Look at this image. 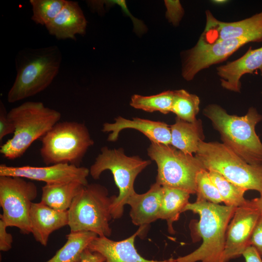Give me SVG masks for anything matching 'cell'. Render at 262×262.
<instances>
[{"label": "cell", "instance_id": "1", "mask_svg": "<svg viewBox=\"0 0 262 262\" xmlns=\"http://www.w3.org/2000/svg\"><path fill=\"white\" fill-rule=\"evenodd\" d=\"M236 208L203 199L189 202L183 212L198 214V222L192 221L190 228L193 240L197 236L202 243L191 253L175 259V262H222L228 226Z\"/></svg>", "mask_w": 262, "mask_h": 262}, {"label": "cell", "instance_id": "2", "mask_svg": "<svg viewBox=\"0 0 262 262\" xmlns=\"http://www.w3.org/2000/svg\"><path fill=\"white\" fill-rule=\"evenodd\" d=\"M62 54L56 46L19 51L15 59L16 77L7 95L9 103L23 100L46 89L59 72Z\"/></svg>", "mask_w": 262, "mask_h": 262}, {"label": "cell", "instance_id": "3", "mask_svg": "<svg viewBox=\"0 0 262 262\" xmlns=\"http://www.w3.org/2000/svg\"><path fill=\"white\" fill-rule=\"evenodd\" d=\"M204 114L219 132L223 143L246 163L262 164V143L256 133L255 127L262 116L254 107L244 116L228 114L215 104L208 105Z\"/></svg>", "mask_w": 262, "mask_h": 262}, {"label": "cell", "instance_id": "4", "mask_svg": "<svg viewBox=\"0 0 262 262\" xmlns=\"http://www.w3.org/2000/svg\"><path fill=\"white\" fill-rule=\"evenodd\" d=\"M8 116L14 125L13 137L0 146L5 158L15 160L22 156L31 145L41 139L61 118L57 110L41 102L27 101L12 108Z\"/></svg>", "mask_w": 262, "mask_h": 262}, {"label": "cell", "instance_id": "5", "mask_svg": "<svg viewBox=\"0 0 262 262\" xmlns=\"http://www.w3.org/2000/svg\"><path fill=\"white\" fill-rule=\"evenodd\" d=\"M151 164L138 156H129L122 148L110 149L102 147L94 164L89 169L95 180L99 179L102 173L109 170L113 175L119 190L117 196H113L111 214L114 219L122 217L128 198L136 192L134 183L137 176Z\"/></svg>", "mask_w": 262, "mask_h": 262}, {"label": "cell", "instance_id": "6", "mask_svg": "<svg viewBox=\"0 0 262 262\" xmlns=\"http://www.w3.org/2000/svg\"><path fill=\"white\" fill-rule=\"evenodd\" d=\"M113 200V196H109L107 189L101 184L84 186L68 210L70 232L90 231L109 237Z\"/></svg>", "mask_w": 262, "mask_h": 262}, {"label": "cell", "instance_id": "7", "mask_svg": "<svg viewBox=\"0 0 262 262\" xmlns=\"http://www.w3.org/2000/svg\"><path fill=\"white\" fill-rule=\"evenodd\" d=\"M195 156L207 170L219 173L246 191L262 192V164L246 163L223 143L201 141Z\"/></svg>", "mask_w": 262, "mask_h": 262}, {"label": "cell", "instance_id": "8", "mask_svg": "<svg viewBox=\"0 0 262 262\" xmlns=\"http://www.w3.org/2000/svg\"><path fill=\"white\" fill-rule=\"evenodd\" d=\"M40 140V155L47 165L68 164L80 166L94 143L86 125L76 121L58 122Z\"/></svg>", "mask_w": 262, "mask_h": 262}, {"label": "cell", "instance_id": "9", "mask_svg": "<svg viewBox=\"0 0 262 262\" xmlns=\"http://www.w3.org/2000/svg\"><path fill=\"white\" fill-rule=\"evenodd\" d=\"M147 152L157 166L156 182L196 194V176L205 168L196 156L185 154L171 145L151 142Z\"/></svg>", "mask_w": 262, "mask_h": 262}, {"label": "cell", "instance_id": "10", "mask_svg": "<svg viewBox=\"0 0 262 262\" xmlns=\"http://www.w3.org/2000/svg\"><path fill=\"white\" fill-rule=\"evenodd\" d=\"M37 193L35 184L24 178L0 176V219L8 227L17 228L22 234L31 233L30 213Z\"/></svg>", "mask_w": 262, "mask_h": 262}, {"label": "cell", "instance_id": "11", "mask_svg": "<svg viewBox=\"0 0 262 262\" xmlns=\"http://www.w3.org/2000/svg\"><path fill=\"white\" fill-rule=\"evenodd\" d=\"M248 42L243 39H231L213 43L198 39L191 49L182 53L181 75L187 81L193 80L200 71L227 60Z\"/></svg>", "mask_w": 262, "mask_h": 262}, {"label": "cell", "instance_id": "12", "mask_svg": "<svg viewBox=\"0 0 262 262\" xmlns=\"http://www.w3.org/2000/svg\"><path fill=\"white\" fill-rule=\"evenodd\" d=\"M206 24L199 40L213 43L231 39H243L249 42H262V11L245 19L226 22L216 18L212 12H205Z\"/></svg>", "mask_w": 262, "mask_h": 262}, {"label": "cell", "instance_id": "13", "mask_svg": "<svg viewBox=\"0 0 262 262\" xmlns=\"http://www.w3.org/2000/svg\"><path fill=\"white\" fill-rule=\"evenodd\" d=\"M89 169L68 164H57L46 166H21L0 165V176L19 177L55 184L77 181L87 185Z\"/></svg>", "mask_w": 262, "mask_h": 262}, {"label": "cell", "instance_id": "14", "mask_svg": "<svg viewBox=\"0 0 262 262\" xmlns=\"http://www.w3.org/2000/svg\"><path fill=\"white\" fill-rule=\"evenodd\" d=\"M261 213L248 200L247 204L236 209L228 226L222 262L242 256L250 240Z\"/></svg>", "mask_w": 262, "mask_h": 262}, {"label": "cell", "instance_id": "15", "mask_svg": "<svg viewBox=\"0 0 262 262\" xmlns=\"http://www.w3.org/2000/svg\"><path fill=\"white\" fill-rule=\"evenodd\" d=\"M126 129H134L144 134L151 143L170 145L171 131L170 126L166 123L139 117L129 119L119 116L113 123L103 124L102 131L110 132L107 140L116 141L120 132Z\"/></svg>", "mask_w": 262, "mask_h": 262}, {"label": "cell", "instance_id": "16", "mask_svg": "<svg viewBox=\"0 0 262 262\" xmlns=\"http://www.w3.org/2000/svg\"><path fill=\"white\" fill-rule=\"evenodd\" d=\"M162 186L155 182L143 194L136 192L127 199L131 207L130 217L132 223L139 226L140 237L143 236L149 225L159 219Z\"/></svg>", "mask_w": 262, "mask_h": 262}, {"label": "cell", "instance_id": "17", "mask_svg": "<svg viewBox=\"0 0 262 262\" xmlns=\"http://www.w3.org/2000/svg\"><path fill=\"white\" fill-rule=\"evenodd\" d=\"M138 229L129 237L121 241H114L106 237L95 238L87 248L93 252L100 253L105 258L104 262H175L171 258L163 261L146 259L137 252L134 245L135 239L139 236Z\"/></svg>", "mask_w": 262, "mask_h": 262}, {"label": "cell", "instance_id": "18", "mask_svg": "<svg viewBox=\"0 0 262 262\" xmlns=\"http://www.w3.org/2000/svg\"><path fill=\"white\" fill-rule=\"evenodd\" d=\"M258 70L262 72V47L256 49L250 47L241 57L216 68L222 87L235 92H240V81L244 75Z\"/></svg>", "mask_w": 262, "mask_h": 262}, {"label": "cell", "instance_id": "19", "mask_svg": "<svg viewBox=\"0 0 262 262\" xmlns=\"http://www.w3.org/2000/svg\"><path fill=\"white\" fill-rule=\"evenodd\" d=\"M31 233L43 246L48 244L50 235L68 224L67 211L56 210L41 201L33 203L30 213Z\"/></svg>", "mask_w": 262, "mask_h": 262}, {"label": "cell", "instance_id": "20", "mask_svg": "<svg viewBox=\"0 0 262 262\" xmlns=\"http://www.w3.org/2000/svg\"><path fill=\"white\" fill-rule=\"evenodd\" d=\"M87 23L78 2L66 0L59 13L45 27L58 39H75L77 34L85 33Z\"/></svg>", "mask_w": 262, "mask_h": 262}, {"label": "cell", "instance_id": "21", "mask_svg": "<svg viewBox=\"0 0 262 262\" xmlns=\"http://www.w3.org/2000/svg\"><path fill=\"white\" fill-rule=\"evenodd\" d=\"M170 128V145L185 154H196L199 143L203 139L201 121L189 122L177 117Z\"/></svg>", "mask_w": 262, "mask_h": 262}, {"label": "cell", "instance_id": "22", "mask_svg": "<svg viewBox=\"0 0 262 262\" xmlns=\"http://www.w3.org/2000/svg\"><path fill=\"white\" fill-rule=\"evenodd\" d=\"M190 194L176 188L162 186L159 219L166 221L169 233L174 234L173 224L189 202Z\"/></svg>", "mask_w": 262, "mask_h": 262}, {"label": "cell", "instance_id": "23", "mask_svg": "<svg viewBox=\"0 0 262 262\" xmlns=\"http://www.w3.org/2000/svg\"><path fill=\"white\" fill-rule=\"evenodd\" d=\"M84 186L77 181L45 184L42 188L41 202L56 210L67 211Z\"/></svg>", "mask_w": 262, "mask_h": 262}, {"label": "cell", "instance_id": "24", "mask_svg": "<svg viewBox=\"0 0 262 262\" xmlns=\"http://www.w3.org/2000/svg\"><path fill=\"white\" fill-rule=\"evenodd\" d=\"M98 236L90 231L70 232L64 245L45 262H80L83 251Z\"/></svg>", "mask_w": 262, "mask_h": 262}, {"label": "cell", "instance_id": "25", "mask_svg": "<svg viewBox=\"0 0 262 262\" xmlns=\"http://www.w3.org/2000/svg\"><path fill=\"white\" fill-rule=\"evenodd\" d=\"M174 95V91L170 90L149 96L134 94L131 97L130 105L147 112L167 114L172 112Z\"/></svg>", "mask_w": 262, "mask_h": 262}, {"label": "cell", "instance_id": "26", "mask_svg": "<svg viewBox=\"0 0 262 262\" xmlns=\"http://www.w3.org/2000/svg\"><path fill=\"white\" fill-rule=\"evenodd\" d=\"M208 172L225 205L238 208L247 204L248 200L244 197L245 190L231 182L215 171L209 170Z\"/></svg>", "mask_w": 262, "mask_h": 262}, {"label": "cell", "instance_id": "27", "mask_svg": "<svg viewBox=\"0 0 262 262\" xmlns=\"http://www.w3.org/2000/svg\"><path fill=\"white\" fill-rule=\"evenodd\" d=\"M174 91L172 112L177 117L182 120L193 122L196 120L199 111L200 99L196 95L183 89Z\"/></svg>", "mask_w": 262, "mask_h": 262}, {"label": "cell", "instance_id": "28", "mask_svg": "<svg viewBox=\"0 0 262 262\" xmlns=\"http://www.w3.org/2000/svg\"><path fill=\"white\" fill-rule=\"evenodd\" d=\"M66 0H30L32 19L36 24L46 26L59 13Z\"/></svg>", "mask_w": 262, "mask_h": 262}, {"label": "cell", "instance_id": "29", "mask_svg": "<svg viewBox=\"0 0 262 262\" xmlns=\"http://www.w3.org/2000/svg\"><path fill=\"white\" fill-rule=\"evenodd\" d=\"M196 186V199H203L214 204L223 202L218 190L206 169H203L198 173Z\"/></svg>", "mask_w": 262, "mask_h": 262}, {"label": "cell", "instance_id": "30", "mask_svg": "<svg viewBox=\"0 0 262 262\" xmlns=\"http://www.w3.org/2000/svg\"><path fill=\"white\" fill-rule=\"evenodd\" d=\"M164 1L166 9V18L174 26H178L184 15V9L180 0H165Z\"/></svg>", "mask_w": 262, "mask_h": 262}, {"label": "cell", "instance_id": "31", "mask_svg": "<svg viewBox=\"0 0 262 262\" xmlns=\"http://www.w3.org/2000/svg\"><path fill=\"white\" fill-rule=\"evenodd\" d=\"M15 131L14 125L9 118L8 113L2 102L0 103V142L9 134Z\"/></svg>", "mask_w": 262, "mask_h": 262}, {"label": "cell", "instance_id": "32", "mask_svg": "<svg viewBox=\"0 0 262 262\" xmlns=\"http://www.w3.org/2000/svg\"><path fill=\"white\" fill-rule=\"evenodd\" d=\"M8 226L1 219L0 220V250L7 252L12 248L13 236L7 231Z\"/></svg>", "mask_w": 262, "mask_h": 262}, {"label": "cell", "instance_id": "33", "mask_svg": "<svg viewBox=\"0 0 262 262\" xmlns=\"http://www.w3.org/2000/svg\"><path fill=\"white\" fill-rule=\"evenodd\" d=\"M250 245L257 249L262 257V213H261L253 232Z\"/></svg>", "mask_w": 262, "mask_h": 262}, {"label": "cell", "instance_id": "34", "mask_svg": "<svg viewBox=\"0 0 262 262\" xmlns=\"http://www.w3.org/2000/svg\"><path fill=\"white\" fill-rule=\"evenodd\" d=\"M105 258L100 253L90 251L87 248L83 251L80 262H104Z\"/></svg>", "mask_w": 262, "mask_h": 262}, {"label": "cell", "instance_id": "35", "mask_svg": "<svg viewBox=\"0 0 262 262\" xmlns=\"http://www.w3.org/2000/svg\"><path fill=\"white\" fill-rule=\"evenodd\" d=\"M242 256L246 262H262V256L257 249L250 246L243 252Z\"/></svg>", "mask_w": 262, "mask_h": 262}, {"label": "cell", "instance_id": "36", "mask_svg": "<svg viewBox=\"0 0 262 262\" xmlns=\"http://www.w3.org/2000/svg\"><path fill=\"white\" fill-rule=\"evenodd\" d=\"M260 196L259 197L254 198L250 200V204L255 208L262 213V192L260 193Z\"/></svg>", "mask_w": 262, "mask_h": 262}, {"label": "cell", "instance_id": "37", "mask_svg": "<svg viewBox=\"0 0 262 262\" xmlns=\"http://www.w3.org/2000/svg\"><path fill=\"white\" fill-rule=\"evenodd\" d=\"M213 3H217V4H222L224 3L227 1L226 0H213Z\"/></svg>", "mask_w": 262, "mask_h": 262}]
</instances>
